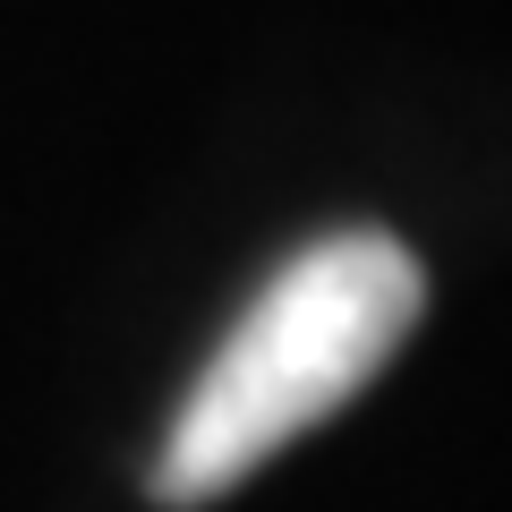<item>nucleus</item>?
I'll return each instance as SVG.
<instances>
[{"label": "nucleus", "instance_id": "1", "mask_svg": "<svg viewBox=\"0 0 512 512\" xmlns=\"http://www.w3.org/2000/svg\"><path fill=\"white\" fill-rule=\"evenodd\" d=\"M427 308L419 256L376 222L308 239L248 291L214 359L188 376L163 444H154V504H214L248 470L325 427L384 376Z\"/></svg>", "mask_w": 512, "mask_h": 512}]
</instances>
